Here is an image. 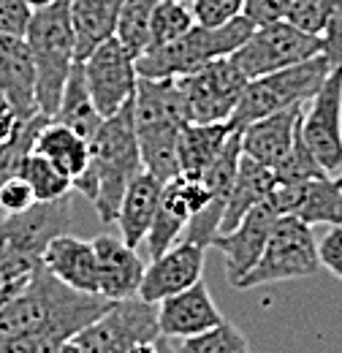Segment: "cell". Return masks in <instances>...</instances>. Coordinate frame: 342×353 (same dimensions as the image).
<instances>
[{
  "label": "cell",
  "mask_w": 342,
  "mask_h": 353,
  "mask_svg": "<svg viewBox=\"0 0 342 353\" xmlns=\"http://www.w3.org/2000/svg\"><path fill=\"white\" fill-rule=\"evenodd\" d=\"M0 90L11 98L22 120L41 114L36 95V63L25 36L0 33Z\"/></svg>",
  "instance_id": "19"
},
{
  "label": "cell",
  "mask_w": 342,
  "mask_h": 353,
  "mask_svg": "<svg viewBox=\"0 0 342 353\" xmlns=\"http://www.w3.org/2000/svg\"><path fill=\"white\" fill-rule=\"evenodd\" d=\"M82 68H85L90 95L103 117L120 112L128 101H133L136 82H139L136 57L117 36L95 46L82 60Z\"/></svg>",
  "instance_id": "11"
},
{
  "label": "cell",
  "mask_w": 342,
  "mask_h": 353,
  "mask_svg": "<svg viewBox=\"0 0 342 353\" xmlns=\"http://www.w3.org/2000/svg\"><path fill=\"white\" fill-rule=\"evenodd\" d=\"M283 215L272 207V201H263L253 207L242 221L237 223L231 231H223L212 239L214 250L223 253L225 259V274H228V283L237 285L261 259L274 225Z\"/></svg>",
  "instance_id": "14"
},
{
  "label": "cell",
  "mask_w": 342,
  "mask_h": 353,
  "mask_svg": "<svg viewBox=\"0 0 342 353\" xmlns=\"http://www.w3.org/2000/svg\"><path fill=\"white\" fill-rule=\"evenodd\" d=\"M33 8H39V6H46V3H52V0H28Z\"/></svg>",
  "instance_id": "45"
},
{
  "label": "cell",
  "mask_w": 342,
  "mask_h": 353,
  "mask_svg": "<svg viewBox=\"0 0 342 353\" xmlns=\"http://www.w3.org/2000/svg\"><path fill=\"white\" fill-rule=\"evenodd\" d=\"M253 30H256V25L245 14L234 17L225 25H217V28H207V25L196 22L177 41H169V44L141 52L136 57V71L144 79L188 77V74L199 71L201 65H207L212 60L231 57L239 46L250 39Z\"/></svg>",
  "instance_id": "5"
},
{
  "label": "cell",
  "mask_w": 342,
  "mask_h": 353,
  "mask_svg": "<svg viewBox=\"0 0 342 353\" xmlns=\"http://www.w3.org/2000/svg\"><path fill=\"white\" fill-rule=\"evenodd\" d=\"M36 63V95L39 109L46 117H54L68 74L77 63V33L71 22V3L52 0L33 8V17L25 30Z\"/></svg>",
  "instance_id": "3"
},
{
  "label": "cell",
  "mask_w": 342,
  "mask_h": 353,
  "mask_svg": "<svg viewBox=\"0 0 342 353\" xmlns=\"http://www.w3.org/2000/svg\"><path fill=\"white\" fill-rule=\"evenodd\" d=\"M190 123H225L231 120L248 77L231 57H220L188 77H177Z\"/></svg>",
  "instance_id": "10"
},
{
  "label": "cell",
  "mask_w": 342,
  "mask_h": 353,
  "mask_svg": "<svg viewBox=\"0 0 342 353\" xmlns=\"http://www.w3.org/2000/svg\"><path fill=\"white\" fill-rule=\"evenodd\" d=\"M33 152H39L49 163H54L63 174L77 179L90 163V139L57 120H46L41 131L36 133Z\"/></svg>",
  "instance_id": "25"
},
{
  "label": "cell",
  "mask_w": 342,
  "mask_h": 353,
  "mask_svg": "<svg viewBox=\"0 0 342 353\" xmlns=\"http://www.w3.org/2000/svg\"><path fill=\"white\" fill-rule=\"evenodd\" d=\"M163 185L166 182H161L158 176H152L144 169L133 176V182L128 185V190L123 196V204H120L117 225H120V234L130 248L144 245V236H147L152 218L158 212V204H161Z\"/></svg>",
  "instance_id": "22"
},
{
  "label": "cell",
  "mask_w": 342,
  "mask_h": 353,
  "mask_svg": "<svg viewBox=\"0 0 342 353\" xmlns=\"http://www.w3.org/2000/svg\"><path fill=\"white\" fill-rule=\"evenodd\" d=\"M46 120H52V117H46V114H36V117L25 120L8 141H3V144H0V185H3L8 176L19 174V169H22V163H25V158H28V155H30V150H33L36 133L41 131V125L46 123ZM0 218H3V215H0Z\"/></svg>",
  "instance_id": "33"
},
{
  "label": "cell",
  "mask_w": 342,
  "mask_h": 353,
  "mask_svg": "<svg viewBox=\"0 0 342 353\" xmlns=\"http://www.w3.org/2000/svg\"><path fill=\"white\" fill-rule=\"evenodd\" d=\"M204 253L207 248L190 239H179L177 245H171L163 256L147 264L139 285V299L158 305L166 296H174L204 280Z\"/></svg>",
  "instance_id": "15"
},
{
  "label": "cell",
  "mask_w": 342,
  "mask_h": 353,
  "mask_svg": "<svg viewBox=\"0 0 342 353\" xmlns=\"http://www.w3.org/2000/svg\"><path fill=\"white\" fill-rule=\"evenodd\" d=\"M301 114H304V103L283 109V112H274L269 117H261L256 123L239 128L242 155H248V158H253L258 163L274 169L288 155V150L294 144Z\"/></svg>",
  "instance_id": "21"
},
{
  "label": "cell",
  "mask_w": 342,
  "mask_h": 353,
  "mask_svg": "<svg viewBox=\"0 0 342 353\" xmlns=\"http://www.w3.org/2000/svg\"><path fill=\"white\" fill-rule=\"evenodd\" d=\"M158 337V305L130 296L112 302L106 312L74 334V343L79 353H130L136 343Z\"/></svg>",
  "instance_id": "8"
},
{
  "label": "cell",
  "mask_w": 342,
  "mask_h": 353,
  "mask_svg": "<svg viewBox=\"0 0 342 353\" xmlns=\"http://www.w3.org/2000/svg\"><path fill=\"white\" fill-rule=\"evenodd\" d=\"M332 14H334V8H332L329 0H291L288 11H285V19L304 33L321 36L323 28L329 25Z\"/></svg>",
  "instance_id": "34"
},
{
  "label": "cell",
  "mask_w": 342,
  "mask_h": 353,
  "mask_svg": "<svg viewBox=\"0 0 342 353\" xmlns=\"http://www.w3.org/2000/svg\"><path fill=\"white\" fill-rule=\"evenodd\" d=\"M190 8H193V17L199 25L217 28V25H225L234 17H239L245 8V0H190Z\"/></svg>",
  "instance_id": "35"
},
{
  "label": "cell",
  "mask_w": 342,
  "mask_h": 353,
  "mask_svg": "<svg viewBox=\"0 0 342 353\" xmlns=\"http://www.w3.org/2000/svg\"><path fill=\"white\" fill-rule=\"evenodd\" d=\"M19 176L33 188L36 201H54V199H63V196L74 193V179L68 174H63L54 163H49L46 158H41L33 150L25 158Z\"/></svg>",
  "instance_id": "28"
},
{
  "label": "cell",
  "mask_w": 342,
  "mask_h": 353,
  "mask_svg": "<svg viewBox=\"0 0 342 353\" xmlns=\"http://www.w3.org/2000/svg\"><path fill=\"white\" fill-rule=\"evenodd\" d=\"M30 17L33 6L28 0H0V33L25 36Z\"/></svg>",
  "instance_id": "37"
},
{
  "label": "cell",
  "mask_w": 342,
  "mask_h": 353,
  "mask_svg": "<svg viewBox=\"0 0 342 353\" xmlns=\"http://www.w3.org/2000/svg\"><path fill=\"white\" fill-rule=\"evenodd\" d=\"M163 0H125L117 22V39L133 57H139L150 44V19Z\"/></svg>",
  "instance_id": "30"
},
{
  "label": "cell",
  "mask_w": 342,
  "mask_h": 353,
  "mask_svg": "<svg viewBox=\"0 0 342 353\" xmlns=\"http://www.w3.org/2000/svg\"><path fill=\"white\" fill-rule=\"evenodd\" d=\"M272 172H274L277 185H296V182L315 179V176H332L321 163H318V158L312 155V150L307 147V141H304V136H301V120H299V128H296V136H294V144H291L288 155H285Z\"/></svg>",
  "instance_id": "32"
},
{
  "label": "cell",
  "mask_w": 342,
  "mask_h": 353,
  "mask_svg": "<svg viewBox=\"0 0 342 353\" xmlns=\"http://www.w3.org/2000/svg\"><path fill=\"white\" fill-rule=\"evenodd\" d=\"M210 201H212V193L201 176L179 174L169 179L163 185L161 204H158V212L152 218V225L144 236L150 259L163 256L171 245H177L182 239L190 218L199 215Z\"/></svg>",
  "instance_id": "12"
},
{
  "label": "cell",
  "mask_w": 342,
  "mask_h": 353,
  "mask_svg": "<svg viewBox=\"0 0 342 353\" xmlns=\"http://www.w3.org/2000/svg\"><path fill=\"white\" fill-rule=\"evenodd\" d=\"M321 54L326 57L329 68H342V11L332 14L329 25L321 33Z\"/></svg>",
  "instance_id": "40"
},
{
  "label": "cell",
  "mask_w": 342,
  "mask_h": 353,
  "mask_svg": "<svg viewBox=\"0 0 342 353\" xmlns=\"http://www.w3.org/2000/svg\"><path fill=\"white\" fill-rule=\"evenodd\" d=\"M177 353H250V343L231 321H220L201 334L179 340Z\"/></svg>",
  "instance_id": "31"
},
{
  "label": "cell",
  "mask_w": 342,
  "mask_h": 353,
  "mask_svg": "<svg viewBox=\"0 0 342 353\" xmlns=\"http://www.w3.org/2000/svg\"><path fill=\"white\" fill-rule=\"evenodd\" d=\"M57 123L74 128L77 133H82L85 139H92V133L101 128L103 123V114L98 112L92 95H90V88H87L85 79V68L82 63L77 60L71 74H68V82L63 88V95H60V103H57V112L54 117Z\"/></svg>",
  "instance_id": "27"
},
{
  "label": "cell",
  "mask_w": 342,
  "mask_h": 353,
  "mask_svg": "<svg viewBox=\"0 0 342 353\" xmlns=\"http://www.w3.org/2000/svg\"><path fill=\"white\" fill-rule=\"evenodd\" d=\"M318 259L329 274L342 280V225H329V231L318 239Z\"/></svg>",
  "instance_id": "38"
},
{
  "label": "cell",
  "mask_w": 342,
  "mask_h": 353,
  "mask_svg": "<svg viewBox=\"0 0 342 353\" xmlns=\"http://www.w3.org/2000/svg\"><path fill=\"white\" fill-rule=\"evenodd\" d=\"M68 3L77 33V60L82 63L95 46L117 36V22L125 0H68Z\"/></svg>",
  "instance_id": "24"
},
{
  "label": "cell",
  "mask_w": 342,
  "mask_h": 353,
  "mask_svg": "<svg viewBox=\"0 0 342 353\" xmlns=\"http://www.w3.org/2000/svg\"><path fill=\"white\" fill-rule=\"evenodd\" d=\"M269 201L280 215H294L307 225H342V188L334 176L274 185Z\"/></svg>",
  "instance_id": "16"
},
{
  "label": "cell",
  "mask_w": 342,
  "mask_h": 353,
  "mask_svg": "<svg viewBox=\"0 0 342 353\" xmlns=\"http://www.w3.org/2000/svg\"><path fill=\"white\" fill-rule=\"evenodd\" d=\"M25 285H28V283H25ZM25 285H3V283H0V312H3V307H6V305H8Z\"/></svg>",
  "instance_id": "44"
},
{
  "label": "cell",
  "mask_w": 342,
  "mask_h": 353,
  "mask_svg": "<svg viewBox=\"0 0 342 353\" xmlns=\"http://www.w3.org/2000/svg\"><path fill=\"white\" fill-rule=\"evenodd\" d=\"M74 196L36 201L30 210L0 218V283L25 285L41 266L46 245L71 225Z\"/></svg>",
  "instance_id": "4"
},
{
  "label": "cell",
  "mask_w": 342,
  "mask_h": 353,
  "mask_svg": "<svg viewBox=\"0 0 342 353\" xmlns=\"http://www.w3.org/2000/svg\"><path fill=\"white\" fill-rule=\"evenodd\" d=\"M63 340L39 337V334H19V337H0V353H54Z\"/></svg>",
  "instance_id": "41"
},
{
  "label": "cell",
  "mask_w": 342,
  "mask_h": 353,
  "mask_svg": "<svg viewBox=\"0 0 342 353\" xmlns=\"http://www.w3.org/2000/svg\"><path fill=\"white\" fill-rule=\"evenodd\" d=\"M36 204V196H33V188L22 179V176H8L3 185H0V215L8 218V215H17V212H25Z\"/></svg>",
  "instance_id": "36"
},
{
  "label": "cell",
  "mask_w": 342,
  "mask_h": 353,
  "mask_svg": "<svg viewBox=\"0 0 342 353\" xmlns=\"http://www.w3.org/2000/svg\"><path fill=\"white\" fill-rule=\"evenodd\" d=\"M301 136L332 176L342 169V68H334L301 114Z\"/></svg>",
  "instance_id": "13"
},
{
  "label": "cell",
  "mask_w": 342,
  "mask_h": 353,
  "mask_svg": "<svg viewBox=\"0 0 342 353\" xmlns=\"http://www.w3.org/2000/svg\"><path fill=\"white\" fill-rule=\"evenodd\" d=\"M130 353H171L166 348V340L163 337H158V340H144V343H136Z\"/></svg>",
  "instance_id": "43"
},
{
  "label": "cell",
  "mask_w": 342,
  "mask_h": 353,
  "mask_svg": "<svg viewBox=\"0 0 342 353\" xmlns=\"http://www.w3.org/2000/svg\"><path fill=\"white\" fill-rule=\"evenodd\" d=\"M220 321L225 318L220 315L204 280L158 302V329L163 340H185V337L201 334L217 326Z\"/></svg>",
  "instance_id": "17"
},
{
  "label": "cell",
  "mask_w": 342,
  "mask_h": 353,
  "mask_svg": "<svg viewBox=\"0 0 342 353\" xmlns=\"http://www.w3.org/2000/svg\"><path fill=\"white\" fill-rule=\"evenodd\" d=\"M334 182H337V185H340V188H342V169H340V174L334 176Z\"/></svg>",
  "instance_id": "47"
},
{
  "label": "cell",
  "mask_w": 342,
  "mask_h": 353,
  "mask_svg": "<svg viewBox=\"0 0 342 353\" xmlns=\"http://www.w3.org/2000/svg\"><path fill=\"white\" fill-rule=\"evenodd\" d=\"M234 131L231 120L225 123H188L179 133V174L201 176L220 155Z\"/></svg>",
  "instance_id": "26"
},
{
  "label": "cell",
  "mask_w": 342,
  "mask_h": 353,
  "mask_svg": "<svg viewBox=\"0 0 342 353\" xmlns=\"http://www.w3.org/2000/svg\"><path fill=\"white\" fill-rule=\"evenodd\" d=\"M141 155L136 139L133 120V101H128L120 112L103 117L101 128L90 139V163L82 174L74 179V193L92 201L95 212L103 225L117 223L123 196L139 174Z\"/></svg>",
  "instance_id": "2"
},
{
  "label": "cell",
  "mask_w": 342,
  "mask_h": 353,
  "mask_svg": "<svg viewBox=\"0 0 342 353\" xmlns=\"http://www.w3.org/2000/svg\"><path fill=\"white\" fill-rule=\"evenodd\" d=\"M329 3H332V8H334V14H337V11H342V0H329Z\"/></svg>",
  "instance_id": "46"
},
{
  "label": "cell",
  "mask_w": 342,
  "mask_h": 353,
  "mask_svg": "<svg viewBox=\"0 0 342 353\" xmlns=\"http://www.w3.org/2000/svg\"><path fill=\"white\" fill-rule=\"evenodd\" d=\"M329 74H332V68H329L326 57L315 54L304 63L248 79V85L242 90V98L231 114V125L245 128L261 117H269L274 112L307 103L321 90Z\"/></svg>",
  "instance_id": "6"
},
{
  "label": "cell",
  "mask_w": 342,
  "mask_h": 353,
  "mask_svg": "<svg viewBox=\"0 0 342 353\" xmlns=\"http://www.w3.org/2000/svg\"><path fill=\"white\" fill-rule=\"evenodd\" d=\"M109 299L101 294H82L60 283L46 266H39L28 285L0 312V337L39 334L54 340H74L87 323L109 310Z\"/></svg>",
  "instance_id": "1"
},
{
  "label": "cell",
  "mask_w": 342,
  "mask_h": 353,
  "mask_svg": "<svg viewBox=\"0 0 342 353\" xmlns=\"http://www.w3.org/2000/svg\"><path fill=\"white\" fill-rule=\"evenodd\" d=\"M321 269L323 266L318 259V239L312 234V225H307L294 215H283L274 225L256 266L234 288L250 291V288H261V285L315 277Z\"/></svg>",
  "instance_id": "7"
},
{
  "label": "cell",
  "mask_w": 342,
  "mask_h": 353,
  "mask_svg": "<svg viewBox=\"0 0 342 353\" xmlns=\"http://www.w3.org/2000/svg\"><path fill=\"white\" fill-rule=\"evenodd\" d=\"M22 123H25V120L19 117L17 106H14V103H11V98L0 90V144H3V141H8Z\"/></svg>",
  "instance_id": "42"
},
{
  "label": "cell",
  "mask_w": 342,
  "mask_h": 353,
  "mask_svg": "<svg viewBox=\"0 0 342 353\" xmlns=\"http://www.w3.org/2000/svg\"><path fill=\"white\" fill-rule=\"evenodd\" d=\"M41 264L60 283H66V285H71L82 294H101L98 256H95L92 242L71 236V234H60L46 245Z\"/></svg>",
  "instance_id": "20"
},
{
  "label": "cell",
  "mask_w": 342,
  "mask_h": 353,
  "mask_svg": "<svg viewBox=\"0 0 342 353\" xmlns=\"http://www.w3.org/2000/svg\"><path fill=\"white\" fill-rule=\"evenodd\" d=\"M288 3H291V0H245L242 14H245L256 28H261V25L285 19Z\"/></svg>",
  "instance_id": "39"
},
{
  "label": "cell",
  "mask_w": 342,
  "mask_h": 353,
  "mask_svg": "<svg viewBox=\"0 0 342 353\" xmlns=\"http://www.w3.org/2000/svg\"><path fill=\"white\" fill-rule=\"evenodd\" d=\"M92 245L98 256L101 296H106L109 302L139 296V285H141L147 264L141 261L136 248H130L123 236H112V234L95 236Z\"/></svg>",
  "instance_id": "18"
},
{
  "label": "cell",
  "mask_w": 342,
  "mask_h": 353,
  "mask_svg": "<svg viewBox=\"0 0 342 353\" xmlns=\"http://www.w3.org/2000/svg\"><path fill=\"white\" fill-rule=\"evenodd\" d=\"M193 25H196V17H193V8H190V0H163L155 8L152 19H150V44H147V49L177 41Z\"/></svg>",
  "instance_id": "29"
},
{
  "label": "cell",
  "mask_w": 342,
  "mask_h": 353,
  "mask_svg": "<svg viewBox=\"0 0 342 353\" xmlns=\"http://www.w3.org/2000/svg\"><path fill=\"white\" fill-rule=\"evenodd\" d=\"M315 54H321V36L304 33L288 19H280L256 28L250 39L231 54V60L248 79H256L263 74L304 63Z\"/></svg>",
  "instance_id": "9"
},
{
  "label": "cell",
  "mask_w": 342,
  "mask_h": 353,
  "mask_svg": "<svg viewBox=\"0 0 342 353\" xmlns=\"http://www.w3.org/2000/svg\"><path fill=\"white\" fill-rule=\"evenodd\" d=\"M274 185H277V179H274V172L269 166H263V163H258L253 158L242 155L237 176H234V185H231V196H228L225 212H223L220 234L223 231H231L253 207L269 201Z\"/></svg>",
  "instance_id": "23"
}]
</instances>
